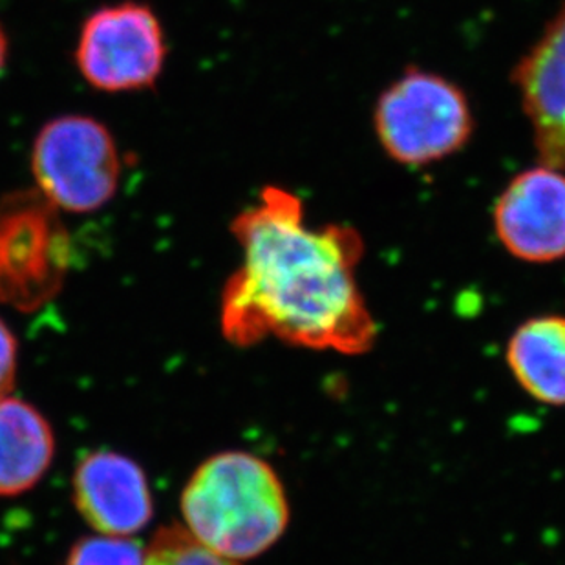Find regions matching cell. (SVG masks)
Instances as JSON below:
<instances>
[{"mask_svg":"<svg viewBox=\"0 0 565 565\" xmlns=\"http://www.w3.org/2000/svg\"><path fill=\"white\" fill-rule=\"evenodd\" d=\"M542 166L565 172V6L512 72Z\"/></svg>","mask_w":565,"mask_h":565,"instance_id":"cell-8","label":"cell"},{"mask_svg":"<svg viewBox=\"0 0 565 565\" xmlns=\"http://www.w3.org/2000/svg\"><path fill=\"white\" fill-rule=\"evenodd\" d=\"M507 364L533 399L565 406V317L525 320L507 344Z\"/></svg>","mask_w":565,"mask_h":565,"instance_id":"cell-10","label":"cell"},{"mask_svg":"<svg viewBox=\"0 0 565 565\" xmlns=\"http://www.w3.org/2000/svg\"><path fill=\"white\" fill-rule=\"evenodd\" d=\"M74 502L81 516L107 536H130L152 518L143 470L116 452L88 454L74 475Z\"/></svg>","mask_w":565,"mask_h":565,"instance_id":"cell-9","label":"cell"},{"mask_svg":"<svg viewBox=\"0 0 565 565\" xmlns=\"http://www.w3.org/2000/svg\"><path fill=\"white\" fill-rule=\"evenodd\" d=\"M38 191L68 213H94L118 191L121 161L113 134L86 116L44 125L32 152Z\"/></svg>","mask_w":565,"mask_h":565,"instance_id":"cell-4","label":"cell"},{"mask_svg":"<svg viewBox=\"0 0 565 565\" xmlns=\"http://www.w3.org/2000/svg\"><path fill=\"white\" fill-rule=\"evenodd\" d=\"M494 230L518 260L565 258V172L540 163L518 174L498 198Z\"/></svg>","mask_w":565,"mask_h":565,"instance_id":"cell-7","label":"cell"},{"mask_svg":"<svg viewBox=\"0 0 565 565\" xmlns=\"http://www.w3.org/2000/svg\"><path fill=\"white\" fill-rule=\"evenodd\" d=\"M374 121L379 143L403 166H427L458 152L475 128L463 92L419 68L406 70L381 94Z\"/></svg>","mask_w":565,"mask_h":565,"instance_id":"cell-3","label":"cell"},{"mask_svg":"<svg viewBox=\"0 0 565 565\" xmlns=\"http://www.w3.org/2000/svg\"><path fill=\"white\" fill-rule=\"evenodd\" d=\"M6 55H8V43H6V35L4 32H2V26H0V72L4 68Z\"/></svg>","mask_w":565,"mask_h":565,"instance_id":"cell-15","label":"cell"},{"mask_svg":"<svg viewBox=\"0 0 565 565\" xmlns=\"http://www.w3.org/2000/svg\"><path fill=\"white\" fill-rule=\"evenodd\" d=\"M145 565H241V562L216 555L182 525H169L150 542Z\"/></svg>","mask_w":565,"mask_h":565,"instance_id":"cell-12","label":"cell"},{"mask_svg":"<svg viewBox=\"0 0 565 565\" xmlns=\"http://www.w3.org/2000/svg\"><path fill=\"white\" fill-rule=\"evenodd\" d=\"M244 252L222 295V331L235 347L267 337L286 344L342 355L370 352L377 324L355 269L364 242L350 225L306 224L305 203L280 188L262 191L260 202L231 224Z\"/></svg>","mask_w":565,"mask_h":565,"instance_id":"cell-1","label":"cell"},{"mask_svg":"<svg viewBox=\"0 0 565 565\" xmlns=\"http://www.w3.org/2000/svg\"><path fill=\"white\" fill-rule=\"evenodd\" d=\"M185 529L216 555L252 561L282 539L289 503L271 465L241 450L198 467L182 497Z\"/></svg>","mask_w":565,"mask_h":565,"instance_id":"cell-2","label":"cell"},{"mask_svg":"<svg viewBox=\"0 0 565 565\" xmlns=\"http://www.w3.org/2000/svg\"><path fill=\"white\" fill-rule=\"evenodd\" d=\"M54 452V433L32 405L0 399V497L30 491L49 470Z\"/></svg>","mask_w":565,"mask_h":565,"instance_id":"cell-11","label":"cell"},{"mask_svg":"<svg viewBox=\"0 0 565 565\" xmlns=\"http://www.w3.org/2000/svg\"><path fill=\"white\" fill-rule=\"evenodd\" d=\"M17 342L8 326L0 320V399L8 397V392L15 383Z\"/></svg>","mask_w":565,"mask_h":565,"instance_id":"cell-14","label":"cell"},{"mask_svg":"<svg viewBox=\"0 0 565 565\" xmlns=\"http://www.w3.org/2000/svg\"><path fill=\"white\" fill-rule=\"evenodd\" d=\"M57 211L38 189L0 196V294L30 300L60 284L68 235Z\"/></svg>","mask_w":565,"mask_h":565,"instance_id":"cell-6","label":"cell"},{"mask_svg":"<svg viewBox=\"0 0 565 565\" xmlns=\"http://www.w3.org/2000/svg\"><path fill=\"white\" fill-rule=\"evenodd\" d=\"M147 550L128 536H92L70 551L66 565H145Z\"/></svg>","mask_w":565,"mask_h":565,"instance_id":"cell-13","label":"cell"},{"mask_svg":"<svg viewBox=\"0 0 565 565\" xmlns=\"http://www.w3.org/2000/svg\"><path fill=\"white\" fill-rule=\"evenodd\" d=\"M166 61L160 21L147 6L125 2L96 11L77 44V66L105 92L141 90L154 85Z\"/></svg>","mask_w":565,"mask_h":565,"instance_id":"cell-5","label":"cell"}]
</instances>
